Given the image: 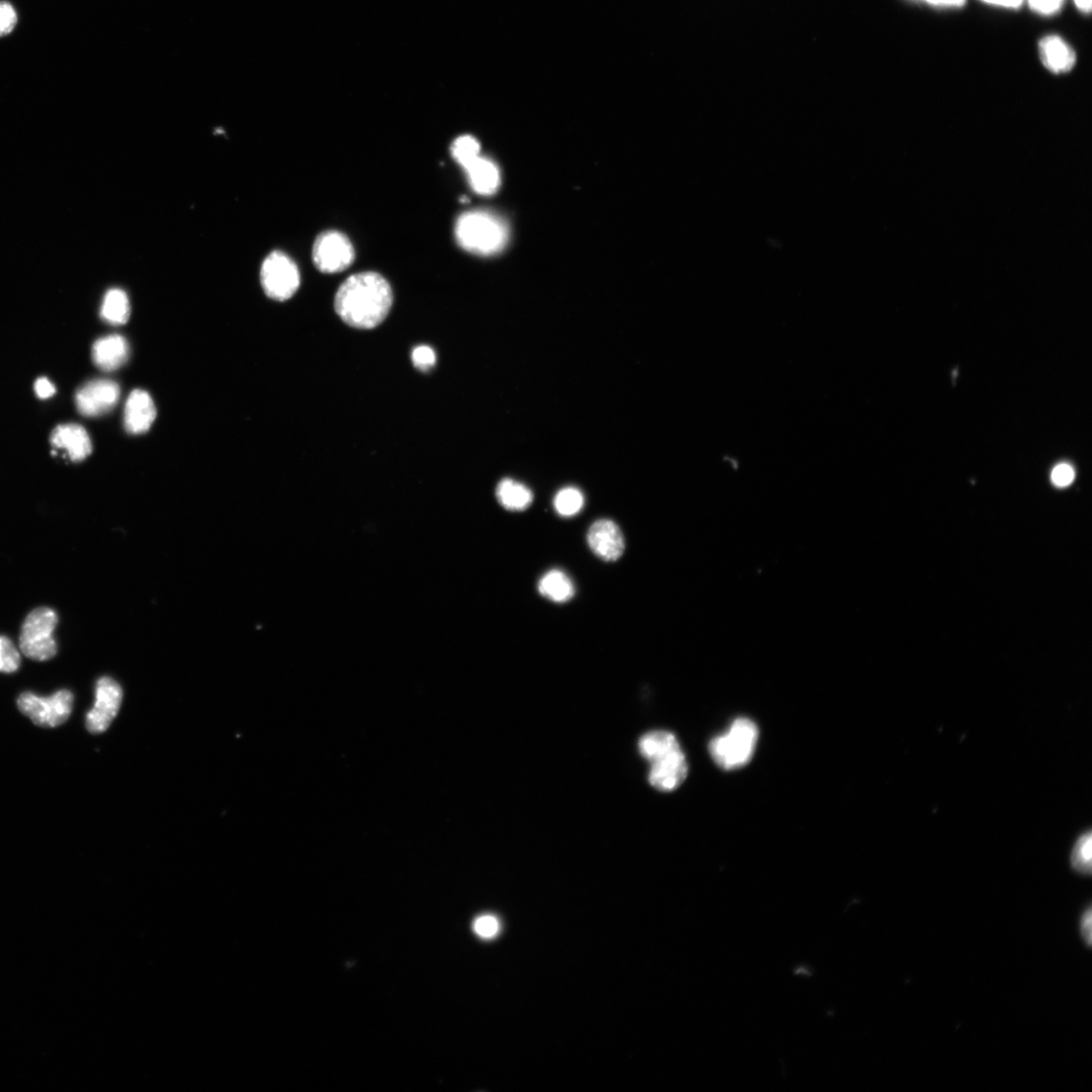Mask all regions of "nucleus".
Wrapping results in <instances>:
<instances>
[{
    "instance_id": "nucleus-8",
    "label": "nucleus",
    "mask_w": 1092,
    "mask_h": 1092,
    "mask_svg": "<svg viewBox=\"0 0 1092 1092\" xmlns=\"http://www.w3.org/2000/svg\"><path fill=\"white\" fill-rule=\"evenodd\" d=\"M356 258L353 243L338 231L321 233L313 246V261L323 273H337L348 268Z\"/></svg>"
},
{
    "instance_id": "nucleus-3",
    "label": "nucleus",
    "mask_w": 1092,
    "mask_h": 1092,
    "mask_svg": "<svg viewBox=\"0 0 1092 1092\" xmlns=\"http://www.w3.org/2000/svg\"><path fill=\"white\" fill-rule=\"evenodd\" d=\"M454 233L461 248L483 256L500 252L509 240V231L502 220L485 211L462 214Z\"/></svg>"
},
{
    "instance_id": "nucleus-4",
    "label": "nucleus",
    "mask_w": 1092,
    "mask_h": 1092,
    "mask_svg": "<svg viewBox=\"0 0 1092 1092\" xmlns=\"http://www.w3.org/2000/svg\"><path fill=\"white\" fill-rule=\"evenodd\" d=\"M758 738L759 729L755 722L748 718H738L727 732L712 740L710 752L720 768L739 769L752 760Z\"/></svg>"
},
{
    "instance_id": "nucleus-5",
    "label": "nucleus",
    "mask_w": 1092,
    "mask_h": 1092,
    "mask_svg": "<svg viewBox=\"0 0 1092 1092\" xmlns=\"http://www.w3.org/2000/svg\"><path fill=\"white\" fill-rule=\"evenodd\" d=\"M56 612L48 607L33 610L26 618L20 637L21 651L29 658L45 661L55 656L57 644L53 637L57 626Z\"/></svg>"
},
{
    "instance_id": "nucleus-13",
    "label": "nucleus",
    "mask_w": 1092,
    "mask_h": 1092,
    "mask_svg": "<svg viewBox=\"0 0 1092 1092\" xmlns=\"http://www.w3.org/2000/svg\"><path fill=\"white\" fill-rule=\"evenodd\" d=\"M156 408L150 395L142 389H135L129 396L124 423L131 435H142L149 431L156 418Z\"/></svg>"
},
{
    "instance_id": "nucleus-21",
    "label": "nucleus",
    "mask_w": 1092,
    "mask_h": 1092,
    "mask_svg": "<svg viewBox=\"0 0 1092 1092\" xmlns=\"http://www.w3.org/2000/svg\"><path fill=\"white\" fill-rule=\"evenodd\" d=\"M480 152L481 145L479 141L470 135L456 138L451 145L452 158L463 170L480 158Z\"/></svg>"
},
{
    "instance_id": "nucleus-31",
    "label": "nucleus",
    "mask_w": 1092,
    "mask_h": 1092,
    "mask_svg": "<svg viewBox=\"0 0 1092 1092\" xmlns=\"http://www.w3.org/2000/svg\"><path fill=\"white\" fill-rule=\"evenodd\" d=\"M983 2L1006 9H1018L1023 5L1024 0H983Z\"/></svg>"
},
{
    "instance_id": "nucleus-12",
    "label": "nucleus",
    "mask_w": 1092,
    "mask_h": 1092,
    "mask_svg": "<svg viewBox=\"0 0 1092 1092\" xmlns=\"http://www.w3.org/2000/svg\"><path fill=\"white\" fill-rule=\"evenodd\" d=\"M50 442L63 449L73 461H82L91 455L93 444L86 429L81 425L63 424L54 429Z\"/></svg>"
},
{
    "instance_id": "nucleus-17",
    "label": "nucleus",
    "mask_w": 1092,
    "mask_h": 1092,
    "mask_svg": "<svg viewBox=\"0 0 1092 1092\" xmlns=\"http://www.w3.org/2000/svg\"><path fill=\"white\" fill-rule=\"evenodd\" d=\"M499 503L510 512H524L532 504V492L523 484L512 479L501 481L496 490Z\"/></svg>"
},
{
    "instance_id": "nucleus-18",
    "label": "nucleus",
    "mask_w": 1092,
    "mask_h": 1092,
    "mask_svg": "<svg viewBox=\"0 0 1092 1092\" xmlns=\"http://www.w3.org/2000/svg\"><path fill=\"white\" fill-rule=\"evenodd\" d=\"M539 593L556 603H565L575 595V587L571 579L562 571L553 570L546 573L538 582Z\"/></svg>"
},
{
    "instance_id": "nucleus-10",
    "label": "nucleus",
    "mask_w": 1092,
    "mask_h": 1092,
    "mask_svg": "<svg viewBox=\"0 0 1092 1092\" xmlns=\"http://www.w3.org/2000/svg\"><path fill=\"white\" fill-rule=\"evenodd\" d=\"M120 396L118 383L109 379H96L77 392L75 402L83 415L97 417L109 412L118 404Z\"/></svg>"
},
{
    "instance_id": "nucleus-23",
    "label": "nucleus",
    "mask_w": 1092,
    "mask_h": 1092,
    "mask_svg": "<svg viewBox=\"0 0 1092 1092\" xmlns=\"http://www.w3.org/2000/svg\"><path fill=\"white\" fill-rule=\"evenodd\" d=\"M21 666V654L13 642L0 637V672L14 673Z\"/></svg>"
},
{
    "instance_id": "nucleus-20",
    "label": "nucleus",
    "mask_w": 1092,
    "mask_h": 1092,
    "mask_svg": "<svg viewBox=\"0 0 1092 1092\" xmlns=\"http://www.w3.org/2000/svg\"><path fill=\"white\" fill-rule=\"evenodd\" d=\"M1091 833L1081 835L1076 841L1070 855L1072 869L1079 875L1089 876L1092 871Z\"/></svg>"
},
{
    "instance_id": "nucleus-24",
    "label": "nucleus",
    "mask_w": 1092,
    "mask_h": 1092,
    "mask_svg": "<svg viewBox=\"0 0 1092 1092\" xmlns=\"http://www.w3.org/2000/svg\"><path fill=\"white\" fill-rule=\"evenodd\" d=\"M412 361L418 370L427 372L436 366L437 355L432 347L421 345L413 350Z\"/></svg>"
},
{
    "instance_id": "nucleus-11",
    "label": "nucleus",
    "mask_w": 1092,
    "mask_h": 1092,
    "mask_svg": "<svg viewBox=\"0 0 1092 1092\" xmlns=\"http://www.w3.org/2000/svg\"><path fill=\"white\" fill-rule=\"evenodd\" d=\"M587 541L592 552L605 562L619 560L626 550L622 531L609 519H600L593 523L588 531Z\"/></svg>"
},
{
    "instance_id": "nucleus-16",
    "label": "nucleus",
    "mask_w": 1092,
    "mask_h": 1092,
    "mask_svg": "<svg viewBox=\"0 0 1092 1092\" xmlns=\"http://www.w3.org/2000/svg\"><path fill=\"white\" fill-rule=\"evenodd\" d=\"M472 188L483 196L494 194L501 184V175L497 166L488 159L478 158L465 170Z\"/></svg>"
},
{
    "instance_id": "nucleus-26",
    "label": "nucleus",
    "mask_w": 1092,
    "mask_h": 1092,
    "mask_svg": "<svg viewBox=\"0 0 1092 1092\" xmlns=\"http://www.w3.org/2000/svg\"><path fill=\"white\" fill-rule=\"evenodd\" d=\"M18 23L15 8L8 2H0V37L11 34Z\"/></svg>"
},
{
    "instance_id": "nucleus-14",
    "label": "nucleus",
    "mask_w": 1092,
    "mask_h": 1092,
    "mask_svg": "<svg viewBox=\"0 0 1092 1092\" xmlns=\"http://www.w3.org/2000/svg\"><path fill=\"white\" fill-rule=\"evenodd\" d=\"M129 356V344L120 335L101 338L93 346L94 363L104 372L119 370L128 362Z\"/></svg>"
},
{
    "instance_id": "nucleus-6",
    "label": "nucleus",
    "mask_w": 1092,
    "mask_h": 1092,
    "mask_svg": "<svg viewBox=\"0 0 1092 1092\" xmlns=\"http://www.w3.org/2000/svg\"><path fill=\"white\" fill-rule=\"evenodd\" d=\"M18 708L36 725L57 727L71 716L73 695L68 690H60L50 697L26 692L19 697Z\"/></svg>"
},
{
    "instance_id": "nucleus-1",
    "label": "nucleus",
    "mask_w": 1092,
    "mask_h": 1092,
    "mask_svg": "<svg viewBox=\"0 0 1092 1092\" xmlns=\"http://www.w3.org/2000/svg\"><path fill=\"white\" fill-rule=\"evenodd\" d=\"M393 300L391 285L379 273L368 271L351 276L341 285L334 307L347 325L373 329L384 321Z\"/></svg>"
},
{
    "instance_id": "nucleus-30",
    "label": "nucleus",
    "mask_w": 1092,
    "mask_h": 1092,
    "mask_svg": "<svg viewBox=\"0 0 1092 1092\" xmlns=\"http://www.w3.org/2000/svg\"><path fill=\"white\" fill-rule=\"evenodd\" d=\"M34 391L38 398L47 399L55 394L56 388L48 378L41 377L35 381Z\"/></svg>"
},
{
    "instance_id": "nucleus-33",
    "label": "nucleus",
    "mask_w": 1092,
    "mask_h": 1092,
    "mask_svg": "<svg viewBox=\"0 0 1092 1092\" xmlns=\"http://www.w3.org/2000/svg\"><path fill=\"white\" fill-rule=\"evenodd\" d=\"M1075 6L1083 14H1090L1092 0H1074Z\"/></svg>"
},
{
    "instance_id": "nucleus-15",
    "label": "nucleus",
    "mask_w": 1092,
    "mask_h": 1092,
    "mask_svg": "<svg viewBox=\"0 0 1092 1092\" xmlns=\"http://www.w3.org/2000/svg\"><path fill=\"white\" fill-rule=\"evenodd\" d=\"M1043 65L1051 72H1069L1076 63L1074 50L1058 35H1047L1039 43Z\"/></svg>"
},
{
    "instance_id": "nucleus-27",
    "label": "nucleus",
    "mask_w": 1092,
    "mask_h": 1092,
    "mask_svg": "<svg viewBox=\"0 0 1092 1092\" xmlns=\"http://www.w3.org/2000/svg\"><path fill=\"white\" fill-rule=\"evenodd\" d=\"M1065 0H1028L1029 6L1041 16H1055L1060 12Z\"/></svg>"
},
{
    "instance_id": "nucleus-25",
    "label": "nucleus",
    "mask_w": 1092,
    "mask_h": 1092,
    "mask_svg": "<svg viewBox=\"0 0 1092 1092\" xmlns=\"http://www.w3.org/2000/svg\"><path fill=\"white\" fill-rule=\"evenodd\" d=\"M474 930L483 939H493L500 931V922L494 916H481L474 922Z\"/></svg>"
},
{
    "instance_id": "nucleus-29",
    "label": "nucleus",
    "mask_w": 1092,
    "mask_h": 1092,
    "mask_svg": "<svg viewBox=\"0 0 1092 1092\" xmlns=\"http://www.w3.org/2000/svg\"><path fill=\"white\" fill-rule=\"evenodd\" d=\"M1080 937L1087 948L1092 945V913L1088 907L1081 915L1079 921Z\"/></svg>"
},
{
    "instance_id": "nucleus-9",
    "label": "nucleus",
    "mask_w": 1092,
    "mask_h": 1092,
    "mask_svg": "<svg viewBox=\"0 0 1092 1092\" xmlns=\"http://www.w3.org/2000/svg\"><path fill=\"white\" fill-rule=\"evenodd\" d=\"M123 700V690L118 682L101 678L96 687L95 707L87 716V727L92 733L105 731L118 716Z\"/></svg>"
},
{
    "instance_id": "nucleus-28",
    "label": "nucleus",
    "mask_w": 1092,
    "mask_h": 1092,
    "mask_svg": "<svg viewBox=\"0 0 1092 1092\" xmlns=\"http://www.w3.org/2000/svg\"><path fill=\"white\" fill-rule=\"evenodd\" d=\"M1074 477L1073 467L1067 463L1058 464L1051 475L1053 484L1060 488L1069 486L1074 481Z\"/></svg>"
},
{
    "instance_id": "nucleus-2",
    "label": "nucleus",
    "mask_w": 1092,
    "mask_h": 1092,
    "mask_svg": "<svg viewBox=\"0 0 1092 1092\" xmlns=\"http://www.w3.org/2000/svg\"><path fill=\"white\" fill-rule=\"evenodd\" d=\"M640 753L649 763L648 783L661 792L679 788L688 775V764L677 737L665 730L650 731L640 739Z\"/></svg>"
},
{
    "instance_id": "nucleus-32",
    "label": "nucleus",
    "mask_w": 1092,
    "mask_h": 1092,
    "mask_svg": "<svg viewBox=\"0 0 1092 1092\" xmlns=\"http://www.w3.org/2000/svg\"><path fill=\"white\" fill-rule=\"evenodd\" d=\"M923 2L933 7L960 8L965 5L966 0H923Z\"/></svg>"
},
{
    "instance_id": "nucleus-7",
    "label": "nucleus",
    "mask_w": 1092,
    "mask_h": 1092,
    "mask_svg": "<svg viewBox=\"0 0 1092 1092\" xmlns=\"http://www.w3.org/2000/svg\"><path fill=\"white\" fill-rule=\"evenodd\" d=\"M260 280L265 294L277 301L291 299L301 283L297 264L281 251L270 253L262 263Z\"/></svg>"
},
{
    "instance_id": "nucleus-22",
    "label": "nucleus",
    "mask_w": 1092,
    "mask_h": 1092,
    "mask_svg": "<svg viewBox=\"0 0 1092 1092\" xmlns=\"http://www.w3.org/2000/svg\"><path fill=\"white\" fill-rule=\"evenodd\" d=\"M554 504L557 512L561 516L572 517L581 511L583 496L576 488H565L557 494Z\"/></svg>"
},
{
    "instance_id": "nucleus-19",
    "label": "nucleus",
    "mask_w": 1092,
    "mask_h": 1092,
    "mask_svg": "<svg viewBox=\"0 0 1092 1092\" xmlns=\"http://www.w3.org/2000/svg\"><path fill=\"white\" fill-rule=\"evenodd\" d=\"M101 315L109 324H126L131 315V306L127 294L119 289L108 291L102 305Z\"/></svg>"
}]
</instances>
